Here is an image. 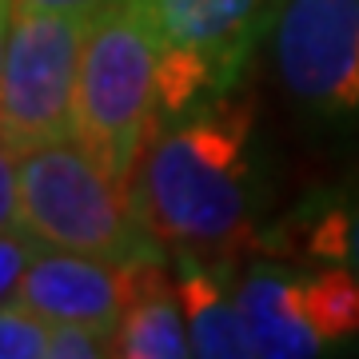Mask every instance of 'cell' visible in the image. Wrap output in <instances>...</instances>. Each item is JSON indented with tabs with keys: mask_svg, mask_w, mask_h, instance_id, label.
<instances>
[{
	"mask_svg": "<svg viewBox=\"0 0 359 359\" xmlns=\"http://www.w3.org/2000/svg\"><path fill=\"white\" fill-rule=\"evenodd\" d=\"M112 355V335L88 323L52 320V347L48 359H104Z\"/></svg>",
	"mask_w": 359,
	"mask_h": 359,
	"instance_id": "5bb4252c",
	"label": "cell"
},
{
	"mask_svg": "<svg viewBox=\"0 0 359 359\" xmlns=\"http://www.w3.org/2000/svg\"><path fill=\"white\" fill-rule=\"evenodd\" d=\"M40 240L28 228H0V304H16L28 271L40 256Z\"/></svg>",
	"mask_w": 359,
	"mask_h": 359,
	"instance_id": "4fadbf2b",
	"label": "cell"
},
{
	"mask_svg": "<svg viewBox=\"0 0 359 359\" xmlns=\"http://www.w3.org/2000/svg\"><path fill=\"white\" fill-rule=\"evenodd\" d=\"M231 295H236V308H240L256 359H311L332 351L308 316L304 268L248 264L231 280Z\"/></svg>",
	"mask_w": 359,
	"mask_h": 359,
	"instance_id": "ba28073f",
	"label": "cell"
},
{
	"mask_svg": "<svg viewBox=\"0 0 359 359\" xmlns=\"http://www.w3.org/2000/svg\"><path fill=\"white\" fill-rule=\"evenodd\" d=\"M20 228H28L44 248L120 264L168 259L144 228L132 188L104 172L76 140L20 152Z\"/></svg>",
	"mask_w": 359,
	"mask_h": 359,
	"instance_id": "3957f363",
	"label": "cell"
},
{
	"mask_svg": "<svg viewBox=\"0 0 359 359\" xmlns=\"http://www.w3.org/2000/svg\"><path fill=\"white\" fill-rule=\"evenodd\" d=\"M0 228H20V148L8 144L0 160Z\"/></svg>",
	"mask_w": 359,
	"mask_h": 359,
	"instance_id": "9a60e30c",
	"label": "cell"
},
{
	"mask_svg": "<svg viewBox=\"0 0 359 359\" xmlns=\"http://www.w3.org/2000/svg\"><path fill=\"white\" fill-rule=\"evenodd\" d=\"M160 112V40L148 0H120L92 20L76 80L72 140L132 188L136 164L156 136Z\"/></svg>",
	"mask_w": 359,
	"mask_h": 359,
	"instance_id": "7a4b0ae2",
	"label": "cell"
},
{
	"mask_svg": "<svg viewBox=\"0 0 359 359\" xmlns=\"http://www.w3.org/2000/svg\"><path fill=\"white\" fill-rule=\"evenodd\" d=\"M176 295L184 320H188V335H192V355L256 359L240 308H236V295H231L228 264L176 256Z\"/></svg>",
	"mask_w": 359,
	"mask_h": 359,
	"instance_id": "9c48e42d",
	"label": "cell"
},
{
	"mask_svg": "<svg viewBox=\"0 0 359 359\" xmlns=\"http://www.w3.org/2000/svg\"><path fill=\"white\" fill-rule=\"evenodd\" d=\"M52 347V320L28 304H4L0 308V355L4 359H48Z\"/></svg>",
	"mask_w": 359,
	"mask_h": 359,
	"instance_id": "7c38bea8",
	"label": "cell"
},
{
	"mask_svg": "<svg viewBox=\"0 0 359 359\" xmlns=\"http://www.w3.org/2000/svg\"><path fill=\"white\" fill-rule=\"evenodd\" d=\"M132 200L168 256L228 264L256 244V100L224 92L168 124L144 148Z\"/></svg>",
	"mask_w": 359,
	"mask_h": 359,
	"instance_id": "6da1fadb",
	"label": "cell"
},
{
	"mask_svg": "<svg viewBox=\"0 0 359 359\" xmlns=\"http://www.w3.org/2000/svg\"><path fill=\"white\" fill-rule=\"evenodd\" d=\"M96 16L4 13L0 44V136L8 148L72 140L76 80Z\"/></svg>",
	"mask_w": 359,
	"mask_h": 359,
	"instance_id": "5b68a950",
	"label": "cell"
},
{
	"mask_svg": "<svg viewBox=\"0 0 359 359\" xmlns=\"http://www.w3.org/2000/svg\"><path fill=\"white\" fill-rule=\"evenodd\" d=\"M268 56L299 116L359 132V0H276Z\"/></svg>",
	"mask_w": 359,
	"mask_h": 359,
	"instance_id": "8992f818",
	"label": "cell"
},
{
	"mask_svg": "<svg viewBox=\"0 0 359 359\" xmlns=\"http://www.w3.org/2000/svg\"><path fill=\"white\" fill-rule=\"evenodd\" d=\"M116 359H184L192 355V335L180 308L176 280L164 271V259H148L140 287L132 295L120 327L112 332Z\"/></svg>",
	"mask_w": 359,
	"mask_h": 359,
	"instance_id": "30bf717a",
	"label": "cell"
},
{
	"mask_svg": "<svg viewBox=\"0 0 359 359\" xmlns=\"http://www.w3.org/2000/svg\"><path fill=\"white\" fill-rule=\"evenodd\" d=\"M120 0H4V13H68V16H100Z\"/></svg>",
	"mask_w": 359,
	"mask_h": 359,
	"instance_id": "2e32d148",
	"label": "cell"
},
{
	"mask_svg": "<svg viewBox=\"0 0 359 359\" xmlns=\"http://www.w3.org/2000/svg\"><path fill=\"white\" fill-rule=\"evenodd\" d=\"M276 0H148L160 40L156 132L236 88L248 56L268 40Z\"/></svg>",
	"mask_w": 359,
	"mask_h": 359,
	"instance_id": "277c9868",
	"label": "cell"
},
{
	"mask_svg": "<svg viewBox=\"0 0 359 359\" xmlns=\"http://www.w3.org/2000/svg\"><path fill=\"white\" fill-rule=\"evenodd\" d=\"M144 264L148 259L120 264L104 256L65 252V248H40L36 264L20 287V304L40 311L44 320L88 323L112 335L140 287Z\"/></svg>",
	"mask_w": 359,
	"mask_h": 359,
	"instance_id": "52a82bcc",
	"label": "cell"
},
{
	"mask_svg": "<svg viewBox=\"0 0 359 359\" xmlns=\"http://www.w3.org/2000/svg\"><path fill=\"white\" fill-rule=\"evenodd\" d=\"M280 244H287L283 252L344 264L359 276V180L308 196L283 219Z\"/></svg>",
	"mask_w": 359,
	"mask_h": 359,
	"instance_id": "8fae6325",
	"label": "cell"
}]
</instances>
